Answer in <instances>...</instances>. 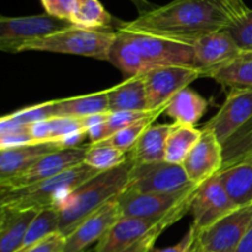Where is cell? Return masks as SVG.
I'll use <instances>...</instances> for the list:
<instances>
[{
	"label": "cell",
	"instance_id": "cell-16",
	"mask_svg": "<svg viewBox=\"0 0 252 252\" xmlns=\"http://www.w3.org/2000/svg\"><path fill=\"white\" fill-rule=\"evenodd\" d=\"M198 185L179 193H138L126 189L117 197L122 217L127 218H160L179 204Z\"/></svg>",
	"mask_w": 252,
	"mask_h": 252
},
{
	"label": "cell",
	"instance_id": "cell-39",
	"mask_svg": "<svg viewBox=\"0 0 252 252\" xmlns=\"http://www.w3.org/2000/svg\"><path fill=\"white\" fill-rule=\"evenodd\" d=\"M236 252H252V225L246 231Z\"/></svg>",
	"mask_w": 252,
	"mask_h": 252
},
{
	"label": "cell",
	"instance_id": "cell-3",
	"mask_svg": "<svg viewBox=\"0 0 252 252\" xmlns=\"http://www.w3.org/2000/svg\"><path fill=\"white\" fill-rule=\"evenodd\" d=\"M133 162L127 161L116 169L91 177L71 192L59 206V233L68 238L86 218L120 196L128 186Z\"/></svg>",
	"mask_w": 252,
	"mask_h": 252
},
{
	"label": "cell",
	"instance_id": "cell-18",
	"mask_svg": "<svg viewBox=\"0 0 252 252\" xmlns=\"http://www.w3.org/2000/svg\"><path fill=\"white\" fill-rule=\"evenodd\" d=\"M218 176L239 208L252 206V148L224 162Z\"/></svg>",
	"mask_w": 252,
	"mask_h": 252
},
{
	"label": "cell",
	"instance_id": "cell-36",
	"mask_svg": "<svg viewBox=\"0 0 252 252\" xmlns=\"http://www.w3.org/2000/svg\"><path fill=\"white\" fill-rule=\"evenodd\" d=\"M197 229L191 224L189 231L177 244L164 249H155L153 252H197L196 250Z\"/></svg>",
	"mask_w": 252,
	"mask_h": 252
},
{
	"label": "cell",
	"instance_id": "cell-28",
	"mask_svg": "<svg viewBox=\"0 0 252 252\" xmlns=\"http://www.w3.org/2000/svg\"><path fill=\"white\" fill-rule=\"evenodd\" d=\"M164 112L165 108L152 111L149 115L143 117L142 120L137 121V122L132 123V125L128 126V127L118 130L117 133H115V134L111 135L107 139L102 140V142L100 143L111 145V147H115L125 153H129L130 150L133 149V147L137 144L138 139H139L140 135L144 133V130L147 129L148 127H150V126L158 120V117Z\"/></svg>",
	"mask_w": 252,
	"mask_h": 252
},
{
	"label": "cell",
	"instance_id": "cell-2",
	"mask_svg": "<svg viewBox=\"0 0 252 252\" xmlns=\"http://www.w3.org/2000/svg\"><path fill=\"white\" fill-rule=\"evenodd\" d=\"M108 62L126 79L144 75L153 69L169 65L193 66V46L143 32L116 30Z\"/></svg>",
	"mask_w": 252,
	"mask_h": 252
},
{
	"label": "cell",
	"instance_id": "cell-11",
	"mask_svg": "<svg viewBox=\"0 0 252 252\" xmlns=\"http://www.w3.org/2000/svg\"><path fill=\"white\" fill-rule=\"evenodd\" d=\"M238 208L221 185L219 176L216 175L199 185L197 189L189 209L193 218L192 225L198 231L204 230Z\"/></svg>",
	"mask_w": 252,
	"mask_h": 252
},
{
	"label": "cell",
	"instance_id": "cell-17",
	"mask_svg": "<svg viewBox=\"0 0 252 252\" xmlns=\"http://www.w3.org/2000/svg\"><path fill=\"white\" fill-rule=\"evenodd\" d=\"M117 197L111 199L108 203L86 218L66 238L63 252H85L89 246L94 243H98V240L110 230L111 226L122 217Z\"/></svg>",
	"mask_w": 252,
	"mask_h": 252
},
{
	"label": "cell",
	"instance_id": "cell-1",
	"mask_svg": "<svg viewBox=\"0 0 252 252\" xmlns=\"http://www.w3.org/2000/svg\"><path fill=\"white\" fill-rule=\"evenodd\" d=\"M231 20L220 0H172L132 21H121L118 29L192 44L204 34L226 29Z\"/></svg>",
	"mask_w": 252,
	"mask_h": 252
},
{
	"label": "cell",
	"instance_id": "cell-31",
	"mask_svg": "<svg viewBox=\"0 0 252 252\" xmlns=\"http://www.w3.org/2000/svg\"><path fill=\"white\" fill-rule=\"evenodd\" d=\"M56 118V101H46L38 105L25 107L10 115L2 116L1 120L12 125H31V123Z\"/></svg>",
	"mask_w": 252,
	"mask_h": 252
},
{
	"label": "cell",
	"instance_id": "cell-12",
	"mask_svg": "<svg viewBox=\"0 0 252 252\" xmlns=\"http://www.w3.org/2000/svg\"><path fill=\"white\" fill-rule=\"evenodd\" d=\"M252 121V90L230 89L218 112L203 126L226 145L243 127Z\"/></svg>",
	"mask_w": 252,
	"mask_h": 252
},
{
	"label": "cell",
	"instance_id": "cell-23",
	"mask_svg": "<svg viewBox=\"0 0 252 252\" xmlns=\"http://www.w3.org/2000/svg\"><path fill=\"white\" fill-rule=\"evenodd\" d=\"M208 110V101L192 89L186 88L177 93L167 102L165 113L176 125L194 127Z\"/></svg>",
	"mask_w": 252,
	"mask_h": 252
},
{
	"label": "cell",
	"instance_id": "cell-37",
	"mask_svg": "<svg viewBox=\"0 0 252 252\" xmlns=\"http://www.w3.org/2000/svg\"><path fill=\"white\" fill-rule=\"evenodd\" d=\"M220 1L223 2V5L226 7V10L230 12L233 19L234 17L240 16V15L244 14L246 10H249V7L246 6L244 0H220Z\"/></svg>",
	"mask_w": 252,
	"mask_h": 252
},
{
	"label": "cell",
	"instance_id": "cell-10",
	"mask_svg": "<svg viewBox=\"0 0 252 252\" xmlns=\"http://www.w3.org/2000/svg\"><path fill=\"white\" fill-rule=\"evenodd\" d=\"M147 90L149 111L166 108L167 102L189 84L202 78V73L193 66L169 65L153 69L143 75Z\"/></svg>",
	"mask_w": 252,
	"mask_h": 252
},
{
	"label": "cell",
	"instance_id": "cell-25",
	"mask_svg": "<svg viewBox=\"0 0 252 252\" xmlns=\"http://www.w3.org/2000/svg\"><path fill=\"white\" fill-rule=\"evenodd\" d=\"M207 78L223 88L252 90V52H241L235 59L212 71Z\"/></svg>",
	"mask_w": 252,
	"mask_h": 252
},
{
	"label": "cell",
	"instance_id": "cell-26",
	"mask_svg": "<svg viewBox=\"0 0 252 252\" xmlns=\"http://www.w3.org/2000/svg\"><path fill=\"white\" fill-rule=\"evenodd\" d=\"M122 20L113 17L98 0H76L71 24L89 30L116 31Z\"/></svg>",
	"mask_w": 252,
	"mask_h": 252
},
{
	"label": "cell",
	"instance_id": "cell-20",
	"mask_svg": "<svg viewBox=\"0 0 252 252\" xmlns=\"http://www.w3.org/2000/svg\"><path fill=\"white\" fill-rule=\"evenodd\" d=\"M39 211L0 207V252L21 249L30 225Z\"/></svg>",
	"mask_w": 252,
	"mask_h": 252
},
{
	"label": "cell",
	"instance_id": "cell-40",
	"mask_svg": "<svg viewBox=\"0 0 252 252\" xmlns=\"http://www.w3.org/2000/svg\"><path fill=\"white\" fill-rule=\"evenodd\" d=\"M248 138H249V148H248V149H251V148H252V128L250 129V132H249Z\"/></svg>",
	"mask_w": 252,
	"mask_h": 252
},
{
	"label": "cell",
	"instance_id": "cell-5",
	"mask_svg": "<svg viewBox=\"0 0 252 252\" xmlns=\"http://www.w3.org/2000/svg\"><path fill=\"white\" fill-rule=\"evenodd\" d=\"M97 174H100L97 170L81 162L57 176L30 186L14 189H0V207L36 211L58 209L71 192Z\"/></svg>",
	"mask_w": 252,
	"mask_h": 252
},
{
	"label": "cell",
	"instance_id": "cell-19",
	"mask_svg": "<svg viewBox=\"0 0 252 252\" xmlns=\"http://www.w3.org/2000/svg\"><path fill=\"white\" fill-rule=\"evenodd\" d=\"M63 149L59 143H33L0 149V181L11 179L36 164L41 158Z\"/></svg>",
	"mask_w": 252,
	"mask_h": 252
},
{
	"label": "cell",
	"instance_id": "cell-30",
	"mask_svg": "<svg viewBox=\"0 0 252 252\" xmlns=\"http://www.w3.org/2000/svg\"><path fill=\"white\" fill-rule=\"evenodd\" d=\"M56 233H59V212L54 208L42 209L30 225L24 244L17 252L27 250L38 241Z\"/></svg>",
	"mask_w": 252,
	"mask_h": 252
},
{
	"label": "cell",
	"instance_id": "cell-4",
	"mask_svg": "<svg viewBox=\"0 0 252 252\" xmlns=\"http://www.w3.org/2000/svg\"><path fill=\"white\" fill-rule=\"evenodd\" d=\"M198 186L160 218L121 217L98 240L94 252H153L160 235L189 213Z\"/></svg>",
	"mask_w": 252,
	"mask_h": 252
},
{
	"label": "cell",
	"instance_id": "cell-9",
	"mask_svg": "<svg viewBox=\"0 0 252 252\" xmlns=\"http://www.w3.org/2000/svg\"><path fill=\"white\" fill-rule=\"evenodd\" d=\"M252 225V206L241 207L214 225L197 230V252H236Z\"/></svg>",
	"mask_w": 252,
	"mask_h": 252
},
{
	"label": "cell",
	"instance_id": "cell-27",
	"mask_svg": "<svg viewBox=\"0 0 252 252\" xmlns=\"http://www.w3.org/2000/svg\"><path fill=\"white\" fill-rule=\"evenodd\" d=\"M202 135V129L174 123L165 147V161L182 165Z\"/></svg>",
	"mask_w": 252,
	"mask_h": 252
},
{
	"label": "cell",
	"instance_id": "cell-13",
	"mask_svg": "<svg viewBox=\"0 0 252 252\" xmlns=\"http://www.w3.org/2000/svg\"><path fill=\"white\" fill-rule=\"evenodd\" d=\"M88 145L71 149H61L44 155L36 164L11 179L0 181V189H14L37 184L43 180L57 176L71 167L84 162Z\"/></svg>",
	"mask_w": 252,
	"mask_h": 252
},
{
	"label": "cell",
	"instance_id": "cell-32",
	"mask_svg": "<svg viewBox=\"0 0 252 252\" xmlns=\"http://www.w3.org/2000/svg\"><path fill=\"white\" fill-rule=\"evenodd\" d=\"M226 30L241 52H252V9L234 17Z\"/></svg>",
	"mask_w": 252,
	"mask_h": 252
},
{
	"label": "cell",
	"instance_id": "cell-7",
	"mask_svg": "<svg viewBox=\"0 0 252 252\" xmlns=\"http://www.w3.org/2000/svg\"><path fill=\"white\" fill-rule=\"evenodd\" d=\"M74 26L71 22L48 14L20 17H0V49L7 53H19L20 48L36 39Z\"/></svg>",
	"mask_w": 252,
	"mask_h": 252
},
{
	"label": "cell",
	"instance_id": "cell-38",
	"mask_svg": "<svg viewBox=\"0 0 252 252\" xmlns=\"http://www.w3.org/2000/svg\"><path fill=\"white\" fill-rule=\"evenodd\" d=\"M129 1L132 2L135 7H137L139 15L147 14V12L152 11V10L157 9L158 7L157 5L153 4V2H150L149 0H129Z\"/></svg>",
	"mask_w": 252,
	"mask_h": 252
},
{
	"label": "cell",
	"instance_id": "cell-29",
	"mask_svg": "<svg viewBox=\"0 0 252 252\" xmlns=\"http://www.w3.org/2000/svg\"><path fill=\"white\" fill-rule=\"evenodd\" d=\"M128 160V153L122 152L111 145L103 143L88 144L84 162L98 172L108 171L121 166Z\"/></svg>",
	"mask_w": 252,
	"mask_h": 252
},
{
	"label": "cell",
	"instance_id": "cell-34",
	"mask_svg": "<svg viewBox=\"0 0 252 252\" xmlns=\"http://www.w3.org/2000/svg\"><path fill=\"white\" fill-rule=\"evenodd\" d=\"M46 14L71 22L76 0H41Z\"/></svg>",
	"mask_w": 252,
	"mask_h": 252
},
{
	"label": "cell",
	"instance_id": "cell-8",
	"mask_svg": "<svg viewBox=\"0 0 252 252\" xmlns=\"http://www.w3.org/2000/svg\"><path fill=\"white\" fill-rule=\"evenodd\" d=\"M184 166L167 161L133 164L127 189L138 193H179L192 187Z\"/></svg>",
	"mask_w": 252,
	"mask_h": 252
},
{
	"label": "cell",
	"instance_id": "cell-22",
	"mask_svg": "<svg viewBox=\"0 0 252 252\" xmlns=\"http://www.w3.org/2000/svg\"><path fill=\"white\" fill-rule=\"evenodd\" d=\"M108 111L110 112L149 111L143 75L126 79L123 83L108 89Z\"/></svg>",
	"mask_w": 252,
	"mask_h": 252
},
{
	"label": "cell",
	"instance_id": "cell-35",
	"mask_svg": "<svg viewBox=\"0 0 252 252\" xmlns=\"http://www.w3.org/2000/svg\"><path fill=\"white\" fill-rule=\"evenodd\" d=\"M66 238L61 233L52 234L22 252H63Z\"/></svg>",
	"mask_w": 252,
	"mask_h": 252
},
{
	"label": "cell",
	"instance_id": "cell-21",
	"mask_svg": "<svg viewBox=\"0 0 252 252\" xmlns=\"http://www.w3.org/2000/svg\"><path fill=\"white\" fill-rule=\"evenodd\" d=\"M174 128L171 125H152L144 130L137 144L128 153L133 164H152L165 160V147Z\"/></svg>",
	"mask_w": 252,
	"mask_h": 252
},
{
	"label": "cell",
	"instance_id": "cell-6",
	"mask_svg": "<svg viewBox=\"0 0 252 252\" xmlns=\"http://www.w3.org/2000/svg\"><path fill=\"white\" fill-rule=\"evenodd\" d=\"M116 31L89 30L71 26L63 31L36 39L20 48L21 52H49L71 54L88 58L107 61Z\"/></svg>",
	"mask_w": 252,
	"mask_h": 252
},
{
	"label": "cell",
	"instance_id": "cell-33",
	"mask_svg": "<svg viewBox=\"0 0 252 252\" xmlns=\"http://www.w3.org/2000/svg\"><path fill=\"white\" fill-rule=\"evenodd\" d=\"M152 111L147 112H135V111H121V112H110L106 120V132H107V138L117 133L118 130L128 127L132 123L142 120L143 117L148 116Z\"/></svg>",
	"mask_w": 252,
	"mask_h": 252
},
{
	"label": "cell",
	"instance_id": "cell-15",
	"mask_svg": "<svg viewBox=\"0 0 252 252\" xmlns=\"http://www.w3.org/2000/svg\"><path fill=\"white\" fill-rule=\"evenodd\" d=\"M224 145L211 132L202 128V135L182 166L192 184L201 185L219 174L224 166Z\"/></svg>",
	"mask_w": 252,
	"mask_h": 252
},
{
	"label": "cell",
	"instance_id": "cell-24",
	"mask_svg": "<svg viewBox=\"0 0 252 252\" xmlns=\"http://www.w3.org/2000/svg\"><path fill=\"white\" fill-rule=\"evenodd\" d=\"M56 101V117L85 118L89 116L107 113L108 89L88 95L58 98Z\"/></svg>",
	"mask_w": 252,
	"mask_h": 252
},
{
	"label": "cell",
	"instance_id": "cell-14",
	"mask_svg": "<svg viewBox=\"0 0 252 252\" xmlns=\"http://www.w3.org/2000/svg\"><path fill=\"white\" fill-rule=\"evenodd\" d=\"M194 49V68L207 78L212 71L225 65L241 53V49L226 29L204 34L192 43Z\"/></svg>",
	"mask_w": 252,
	"mask_h": 252
}]
</instances>
